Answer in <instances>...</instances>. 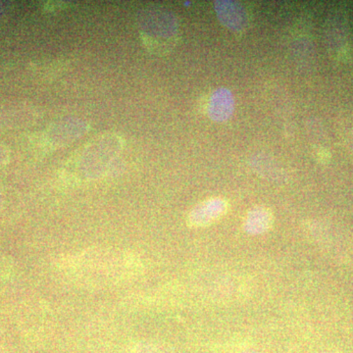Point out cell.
Segmentation results:
<instances>
[{"instance_id": "obj_10", "label": "cell", "mask_w": 353, "mask_h": 353, "mask_svg": "<svg viewBox=\"0 0 353 353\" xmlns=\"http://www.w3.org/2000/svg\"><path fill=\"white\" fill-rule=\"evenodd\" d=\"M314 353H343L338 352V350H322V352H318Z\"/></svg>"}, {"instance_id": "obj_1", "label": "cell", "mask_w": 353, "mask_h": 353, "mask_svg": "<svg viewBox=\"0 0 353 353\" xmlns=\"http://www.w3.org/2000/svg\"><path fill=\"white\" fill-rule=\"evenodd\" d=\"M62 277L85 289H103L131 280L141 270L134 253L90 248L63 256L57 264Z\"/></svg>"}, {"instance_id": "obj_6", "label": "cell", "mask_w": 353, "mask_h": 353, "mask_svg": "<svg viewBox=\"0 0 353 353\" xmlns=\"http://www.w3.org/2000/svg\"><path fill=\"white\" fill-rule=\"evenodd\" d=\"M234 110V99L227 90H219L211 99L209 105L210 117L215 121H224L231 116Z\"/></svg>"}, {"instance_id": "obj_8", "label": "cell", "mask_w": 353, "mask_h": 353, "mask_svg": "<svg viewBox=\"0 0 353 353\" xmlns=\"http://www.w3.org/2000/svg\"><path fill=\"white\" fill-rule=\"evenodd\" d=\"M134 353H172L165 345L157 343H143L137 347Z\"/></svg>"}, {"instance_id": "obj_9", "label": "cell", "mask_w": 353, "mask_h": 353, "mask_svg": "<svg viewBox=\"0 0 353 353\" xmlns=\"http://www.w3.org/2000/svg\"><path fill=\"white\" fill-rule=\"evenodd\" d=\"M234 353H261L259 352V350H241V352H236Z\"/></svg>"}, {"instance_id": "obj_3", "label": "cell", "mask_w": 353, "mask_h": 353, "mask_svg": "<svg viewBox=\"0 0 353 353\" xmlns=\"http://www.w3.org/2000/svg\"><path fill=\"white\" fill-rule=\"evenodd\" d=\"M306 231L316 245L334 259L341 262L353 261V240L345 232L316 221L306 226Z\"/></svg>"}, {"instance_id": "obj_5", "label": "cell", "mask_w": 353, "mask_h": 353, "mask_svg": "<svg viewBox=\"0 0 353 353\" xmlns=\"http://www.w3.org/2000/svg\"><path fill=\"white\" fill-rule=\"evenodd\" d=\"M273 214L268 208H255L252 209L246 215L243 222V229L245 233L252 236H259L267 233L273 226Z\"/></svg>"}, {"instance_id": "obj_2", "label": "cell", "mask_w": 353, "mask_h": 353, "mask_svg": "<svg viewBox=\"0 0 353 353\" xmlns=\"http://www.w3.org/2000/svg\"><path fill=\"white\" fill-rule=\"evenodd\" d=\"M139 32L148 50L165 54L178 41L179 26L173 14L162 9H146L139 13Z\"/></svg>"}, {"instance_id": "obj_4", "label": "cell", "mask_w": 353, "mask_h": 353, "mask_svg": "<svg viewBox=\"0 0 353 353\" xmlns=\"http://www.w3.org/2000/svg\"><path fill=\"white\" fill-rule=\"evenodd\" d=\"M229 204L220 197L201 202L190 213L189 224L194 227H206L226 214Z\"/></svg>"}, {"instance_id": "obj_7", "label": "cell", "mask_w": 353, "mask_h": 353, "mask_svg": "<svg viewBox=\"0 0 353 353\" xmlns=\"http://www.w3.org/2000/svg\"><path fill=\"white\" fill-rule=\"evenodd\" d=\"M219 4L223 9L227 10V12H225V11L218 9V11H219L218 14H219V17L222 19V22L224 23L228 28L234 30V31L241 30L236 20L238 21L243 27H245L246 16L243 7L239 6L238 3H233V2H220Z\"/></svg>"}]
</instances>
